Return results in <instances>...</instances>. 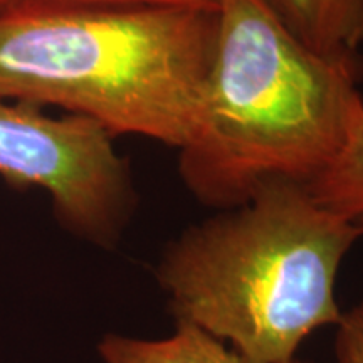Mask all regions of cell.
I'll return each mask as SVG.
<instances>
[{
  "instance_id": "10",
  "label": "cell",
  "mask_w": 363,
  "mask_h": 363,
  "mask_svg": "<svg viewBox=\"0 0 363 363\" xmlns=\"http://www.w3.org/2000/svg\"><path fill=\"white\" fill-rule=\"evenodd\" d=\"M12 6V0H0V16L9 12V9Z\"/></svg>"
},
{
  "instance_id": "1",
  "label": "cell",
  "mask_w": 363,
  "mask_h": 363,
  "mask_svg": "<svg viewBox=\"0 0 363 363\" xmlns=\"http://www.w3.org/2000/svg\"><path fill=\"white\" fill-rule=\"evenodd\" d=\"M363 61L306 48L264 0H219L214 57L179 174L203 206L233 208L271 182L308 185L342 150Z\"/></svg>"
},
{
  "instance_id": "6",
  "label": "cell",
  "mask_w": 363,
  "mask_h": 363,
  "mask_svg": "<svg viewBox=\"0 0 363 363\" xmlns=\"http://www.w3.org/2000/svg\"><path fill=\"white\" fill-rule=\"evenodd\" d=\"M103 363H249L206 331L175 321L174 333L165 338H135L108 333L98 343ZM289 363H311L294 358Z\"/></svg>"
},
{
  "instance_id": "3",
  "label": "cell",
  "mask_w": 363,
  "mask_h": 363,
  "mask_svg": "<svg viewBox=\"0 0 363 363\" xmlns=\"http://www.w3.org/2000/svg\"><path fill=\"white\" fill-rule=\"evenodd\" d=\"M217 9H19L0 16V96L65 108L182 148L197 120Z\"/></svg>"
},
{
  "instance_id": "8",
  "label": "cell",
  "mask_w": 363,
  "mask_h": 363,
  "mask_svg": "<svg viewBox=\"0 0 363 363\" xmlns=\"http://www.w3.org/2000/svg\"><path fill=\"white\" fill-rule=\"evenodd\" d=\"M116 7H201L217 9L219 0H12L19 9H116Z\"/></svg>"
},
{
  "instance_id": "7",
  "label": "cell",
  "mask_w": 363,
  "mask_h": 363,
  "mask_svg": "<svg viewBox=\"0 0 363 363\" xmlns=\"http://www.w3.org/2000/svg\"><path fill=\"white\" fill-rule=\"evenodd\" d=\"M318 206L350 220H363V101L335 160L306 185Z\"/></svg>"
},
{
  "instance_id": "5",
  "label": "cell",
  "mask_w": 363,
  "mask_h": 363,
  "mask_svg": "<svg viewBox=\"0 0 363 363\" xmlns=\"http://www.w3.org/2000/svg\"><path fill=\"white\" fill-rule=\"evenodd\" d=\"M306 48L340 61L362 62L363 0H264Z\"/></svg>"
},
{
  "instance_id": "4",
  "label": "cell",
  "mask_w": 363,
  "mask_h": 363,
  "mask_svg": "<svg viewBox=\"0 0 363 363\" xmlns=\"http://www.w3.org/2000/svg\"><path fill=\"white\" fill-rule=\"evenodd\" d=\"M0 175L44 189L69 233L110 249L135 211L128 163L113 135L86 116H51L34 103L0 96Z\"/></svg>"
},
{
  "instance_id": "2",
  "label": "cell",
  "mask_w": 363,
  "mask_h": 363,
  "mask_svg": "<svg viewBox=\"0 0 363 363\" xmlns=\"http://www.w3.org/2000/svg\"><path fill=\"white\" fill-rule=\"evenodd\" d=\"M362 235L363 220L318 206L306 185L271 182L182 230L155 274L175 321L249 363H289L310 335L338 323L337 276Z\"/></svg>"
},
{
  "instance_id": "9",
  "label": "cell",
  "mask_w": 363,
  "mask_h": 363,
  "mask_svg": "<svg viewBox=\"0 0 363 363\" xmlns=\"http://www.w3.org/2000/svg\"><path fill=\"white\" fill-rule=\"evenodd\" d=\"M335 333L337 363H363V301L342 311Z\"/></svg>"
}]
</instances>
